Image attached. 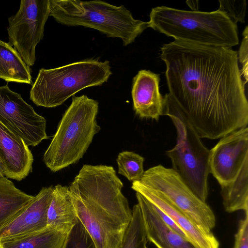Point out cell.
<instances>
[{
  "label": "cell",
  "instance_id": "obj_8",
  "mask_svg": "<svg viewBox=\"0 0 248 248\" xmlns=\"http://www.w3.org/2000/svg\"><path fill=\"white\" fill-rule=\"evenodd\" d=\"M140 182L159 192L202 231L207 234L212 233L216 224L213 210L172 168L161 165L151 167L144 171Z\"/></svg>",
  "mask_w": 248,
  "mask_h": 248
},
{
  "label": "cell",
  "instance_id": "obj_11",
  "mask_svg": "<svg viewBox=\"0 0 248 248\" xmlns=\"http://www.w3.org/2000/svg\"><path fill=\"white\" fill-rule=\"evenodd\" d=\"M248 160V127L234 130L220 138L210 150V173L220 186L232 181Z\"/></svg>",
  "mask_w": 248,
  "mask_h": 248
},
{
  "label": "cell",
  "instance_id": "obj_28",
  "mask_svg": "<svg viewBox=\"0 0 248 248\" xmlns=\"http://www.w3.org/2000/svg\"><path fill=\"white\" fill-rule=\"evenodd\" d=\"M152 205L154 209H155V210L156 211V212L161 218V219L166 225H167L170 228L172 229L173 231H174L175 232H177L178 233H179V234L186 238L183 232L180 230V229L177 226V225L175 223L173 220L171 218H170V217L169 216H168L164 212H163L162 211H161L160 209H159L158 208L156 207L154 204H152Z\"/></svg>",
  "mask_w": 248,
  "mask_h": 248
},
{
  "label": "cell",
  "instance_id": "obj_25",
  "mask_svg": "<svg viewBox=\"0 0 248 248\" xmlns=\"http://www.w3.org/2000/svg\"><path fill=\"white\" fill-rule=\"evenodd\" d=\"M218 10L224 13L234 23H245L247 9L246 0H220Z\"/></svg>",
  "mask_w": 248,
  "mask_h": 248
},
{
  "label": "cell",
  "instance_id": "obj_20",
  "mask_svg": "<svg viewBox=\"0 0 248 248\" xmlns=\"http://www.w3.org/2000/svg\"><path fill=\"white\" fill-rule=\"evenodd\" d=\"M220 187L226 212L248 211V160L245 162L234 179Z\"/></svg>",
  "mask_w": 248,
  "mask_h": 248
},
{
  "label": "cell",
  "instance_id": "obj_31",
  "mask_svg": "<svg viewBox=\"0 0 248 248\" xmlns=\"http://www.w3.org/2000/svg\"><path fill=\"white\" fill-rule=\"evenodd\" d=\"M0 248H2L0 244Z\"/></svg>",
  "mask_w": 248,
  "mask_h": 248
},
{
  "label": "cell",
  "instance_id": "obj_15",
  "mask_svg": "<svg viewBox=\"0 0 248 248\" xmlns=\"http://www.w3.org/2000/svg\"><path fill=\"white\" fill-rule=\"evenodd\" d=\"M159 75L141 70L133 78L132 97L133 108L141 118L157 121L163 115L164 97L159 91Z\"/></svg>",
  "mask_w": 248,
  "mask_h": 248
},
{
  "label": "cell",
  "instance_id": "obj_2",
  "mask_svg": "<svg viewBox=\"0 0 248 248\" xmlns=\"http://www.w3.org/2000/svg\"><path fill=\"white\" fill-rule=\"evenodd\" d=\"M69 187L78 218L95 248H120L132 210L113 167L84 165Z\"/></svg>",
  "mask_w": 248,
  "mask_h": 248
},
{
  "label": "cell",
  "instance_id": "obj_29",
  "mask_svg": "<svg viewBox=\"0 0 248 248\" xmlns=\"http://www.w3.org/2000/svg\"><path fill=\"white\" fill-rule=\"evenodd\" d=\"M186 3L191 9L192 11H198L199 1L198 0H187Z\"/></svg>",
  "mask_w": 248,
  "mask_h": 248
},
{
  "label": "cell",
  "instance_id": "obj_21",
  "mask_svg": "<svg viewBox=\"0 0 248 248\" xmlns=\"http://www.w3.org/2000/svg\"><path fill=\"white\" fill-rule=\"evenodd\" d=\"M68 234L46 227L26 235L0 242L2 248H62Z\"/></svg>",
  "mask_w": 248,
  "mask_h": 248
},
{
  "label": "cell",
  "instance_id": "obj_1",
  "mask_svg": "<svg viewBox=\"0 0 248 248\" xmlns=\"http://www.w3.org/2000/svg\"><path fill=\"white\" fill-rule=\"evenodd\" d=\"M169 90L164 103L178 108L201 138L220 139L247 126L248 101L231 48L174 40L160 48Z\"/></svg>",
  "mask_w": 248,
  "mask_h": 248
},
{
  "label": "cell",
  "instance_id": "obj_6",
  "mask_svg": "<svg viewBox=\"0 0 248 248\" xmlns=\"http://www.w3.org/2000/svg\"><path fill=\"white\" fill-rule=\"evenodd\" d=\"M109 61L89 59L52 69L41 68L30 92L37 106L54 108L88 87L107 82L111 75Z\"/></svg>",
  "mask_w": 248,
  "mask_h": 248
},
{
  "label": "cell",
  "instance_id": "obj_13",
  "mask_svg": "<svg viewBox=\"0 0 248 248\" xmlns=\"http://www.w3.org/2000/svg\"><path fill=\"white\" fill-rule=\"evenodd\" d=\"M131 188L171 218L196 248H219V243L212 233H205L183 212L157 191L146 186L140 181L132 182Z\"/></svg>",
  "mask_w": 248,
  "mask_h": 248
},
{
  "label": "cell",
  "instance_id": "obj_26",
  "mask_svg": "<svg viewBox=\"0 0 248 248\" xmlns=\"http://www.w3.org/2000/svg\"><path fill=\"white\" fill-rule=\"evenodd\" d=\"M243 38L238 53V59L242 65L240 70L243 79L246 84L248 82V27L247 26L243 32Z\"/></svg>",
  "mask_w": 248,
  "mask_h": 248
},
{
  "label": "cell",
  "instance_id": "obj_27",
  "mask_svg": "<svg viewBox=\"0 0 248 248\" xmlns=\"http://www.w3.org/2000/svg\"><path fill=\"white\" fill-rule=\"evenodd\" d=\"M239 221L237 232L234 235L233 248H248V211Z\"/></svg>",
  "mask_w": 248,
  "mask_h": 248
},
{
  "label": "cell",
  "instance_id": "obj_14",
  "mask_svg": "<svg viewBox=\"0 0 248 248\" xmlns=\"http://www.w3.org/2000/svg\"><path fill=\"white\" fill-rule=\"evenodd\" d=\"M0 159L8 179L21 181L32 171L33 157L29 146L0 123Z\"/></svg>",
  "mask_w": 248,
  "mask_h": 248
},
{
  "label": "cell",
  "instance_id": "obj_22",
  "mask_svg": "<svg viewBox=\"0 0 248 248\" xmlns=\"http://www.w3.org/2000/svg\"><path fill=\"white\" fill-rule=\"evenodd\" d=\"M132 210V220L120 248H148V241L139 204H135Z\"/></svg>",
  "mask_w": 248,
  "mask_h": 248
},
{
  "label": "cell",
  "instance_id": "obj_12",
  "mask_svg": "<svg viewBox=\"0 0 248 248\" xmlns=\"http://www.w3.org/2000/svg\"><path fill=\"white\" fill-rule=\"evenodd\" d=\"M54 186L43 187L14 217L0 228V242L30 234L47 227V212Z\"/></svg>",
  "mask_w": 248,
  "mask_h": 248
},
{
  "label": "cell",
  "instance_id": "obj_30",
  "mask_svg": "<svg viewBox=\"0 0 248 248\" xmlns=\"http://www.w3.org/2000/svg\"><path fill=\"white\" fill-rule=\"evenodd\" d=\"M4 167L2 162H1L0 159V176H4Z\"/></svg>",
  "mask_w": 248,
  "mask_h": 248
},
{
  "label": "cell",
  "instance_id": "obj_16",
  "mask_svg": "<svg viewBox=\"0 0 248 248\" xmlns=\"http://www.w3.org/2000/svg\"><path fill=\"white\" fill-rule=\"evenodd\" d=\"M148 241L157 248H196L189 241L166 225L152 204L136 192Z\"/></svg>",
  "mask_w": 248,
  "mask_h": 248
},
{
  "label": "cell",
  "instance_id": "obj_18",
  "mask_svg": "<svg viewBox=\"0 0 248 248\" xmlns=\"http://www.w3.org/2000/svg\"><path fill=\"white\" fill-rule=\"evenodd\" d=\"M0 78L7 82L33 84L30 67L12 46L0 39Z\"/></svg>",
  "mask_w": 248,
  "mask_h": 248
},
{
  "label": "cell",
  "instance_id": "obj_23",
  "mask_svg": "<svg viewBox=\"0 0 248 248\" xmlns=\"http://www.w3.org/2000/svg\"><path fill=\"white\" fill-rule=\"evenodd\" d=\"M118 173L132 182L140 181L144 172V158L133 152L124 151L118 155Z\"/></svg>",
  "mask_w": 248,
  "mask_h": 248
},
{
  "label": "cell",
  "instance_id": "obj_5",
  "mask_svg": "<svg viewBox=\"0 0 248 248\" xmlns=\"http://www.w3.org/2000/svg\"><path fill=\"white\" fill-rule=\"evenodd\" d=\"M49 16L57 22L97 30L108 37L120 38L125 46L148 28V22L135 19L124 5L78 0H49Z\"/></svg>",
  "mask_w": 248,
  "mask_h": 248
},
{
  "label": "cell",
  "instance_id": "obj_10",
  "mask_svg": "<svg viewBox=\"0 0 248 248\" xmlns=\"http://www.w3.org/2000/svg\"><path fill=\"white\" fill-rule=\"evenodd\" d=\"M0 123L20 137L28 146H36L48 138L45 118L8 84L0 86Z\"/></svg>",
  "mask_w": 248,
  "mask_h": 248
},
{
  "label": "cell",
  "instance_id": "obj_19",
  "mask_svg": "<svg viewBox=\"0 0 248 248\" xmlns=\"http://www.w3.org/2000/svg\"><path fill=\"white\" fill-rule=\"evenodd\" d=\"M33 197L17 188L6 177L0 176V228L16 216Z\"/></svg>",
  "mask_w": 248,
  "mask_h": 248
},
{
  "label": "cell",
  "instance_id": "obj_3",
  "mask_svg": "<svg viewBox=\"0 0 248 248\" xmlns=\"http://www.w3.org/2000/svg\"><path fill=\"white\" fill-rule=\"evenodd\" d=\"M148 27L175 40L231 48L239 43L237 24L218 9L186 11L165 6L152 9Z\"/></svg>",
  "mask_w": 248,
  "mask_h": 248
},
{
  "label": "cell",
  "instance_id": "obj_9",
  "mask_svg": "<svg viewBox=\"0 0 248 248\" xmlns=\"http://www.w3.org/2000/svg\"><path fill=\"white\" fill-rule=\"evenodd\" d=\"M49 14V0H22L16 13L8 19L9 43L29 67L35 62V47Z\"/></svg>",
  "mask_w": 248,
  "mask_h": 248
},
{
  "label": "cell",
  "instance_id": "obj_24",
  "mask_svg": "<svg viewBox=\"0 0 248 248\" xmlns=\"http://www.w3.org/2000/svg\"><path fill=\"white\" fill-rule=\"evenodd\" d=\"M62 248H95L89 234L78 219L68 234Z\"/></svg>",
  "mask_w": 248,
  "mask_h": 248
},
{
  "label": "cell",
  "instance_id": "obj_4",
  "mask_svg": "<svg viewBox=\"0 0 248 248\" xmlns=\"http://www.w3.org/2000/svg\"><path fill=\"white\" fill-rule=\"evenodd\" d=\"M98 102L86 95H73L56 133L43 155L46 166L55 172L78 162L100 130L96 116Z\"/></svg>",
  "mask_w": 248,
  "mask_h": 248
},
{
  "label": "cell",
  "instance_id": "obj_17",
  "mask_svg": "<svg viewBox=\"0 0 248 248\" xmlns=\"http://www.w3.org/2000/svg\"><path fill=\"white\" fill-rule=\"evenodd\" d=\"M78 221L69 186H54L47 212V227L68 234Z\"/></svg>",
  "mask_w": 248,
  "mask_h": 248
},
{
  "label": "cell",
  "instance_id": "obj_7",
  "mask_svg": "<svg viewBox=\"0 0 248 248\" xmlns=\"http://www.w3.org/2000/svg\"><path fill=\"white\" fill-rule=\"evenodd\" d=\"M163 115L169 116L176 130L175 146L166 151L172 169L202 201L208 195L210 150L202 143L183 113L173 106L164 103Z\"/></svg>",
  "mask_w": 248,
  "mask_h": 248
}]
</instances>
